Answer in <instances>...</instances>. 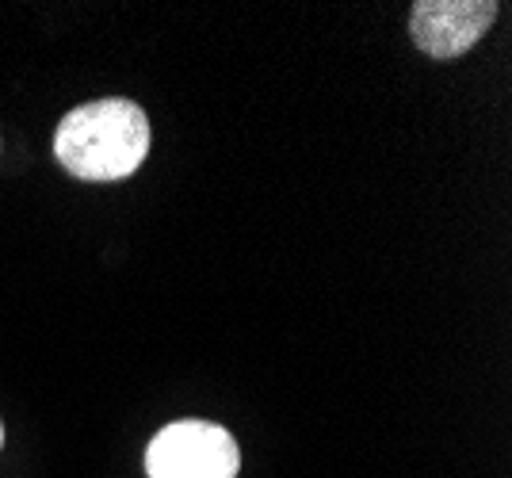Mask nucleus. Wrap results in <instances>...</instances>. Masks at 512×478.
<instances>
[{
	"label": "nucleus",
	"mask_w": 512,
	"mask_h": 478,
	"mask_svg": "<svg viewBox=\"0 0 512 478\" xmlns=\"http://www.w3.org/2000/svg\"><path fill=\"white\" fill-rule=\"evenodd\" d=\"M241 448L234 433L218 421L184 417L172 421L146 448V475L150 478H237Z\"/></svg>",
	"instance_id": "f03ea898"
},
{
	"label": "nucleus",
	"mask_w": 512,
	"mask_h": 478,
	"mask_svg": "<svg viewBox=\"0 0 512 478\" xmlns=\"http://www.w3.org/2000/svg\"><path fill=\"white\" fill-rule=\"evenodd\" d=\"M0 448H4V421H0Z\"/></svg>",
	"instance_id": "20e7f679"
},
{
	"label": "nucleus",
	"mask_w": 512,
	"mask_h": 478,
	"mask_svg": "<svg viewBox=\"0 0 512 478\" xmlns=\"http://www.w3.org/2000/svg\"><path fill=\"white\" fill-rule=\"evenodd\" d=\"M497 12V0H417L409 8V39L432 62H451L482 43Z\"/></svg>",
	"instance_id": "7ed1b4c3"
},
{
	"label": "nucleus",
	"mask_w": 512,
	"mask_h": 478,
	"mask_svg": "<svg viewBox=\"0 0 512 478\" xmlns=\"http://www.w3.org/2000/svg\"><path fill=\"white\" fill-rule=\"evenodd\" d=\"M153 127L142 104L104 96L65 111L54 131V157L69 176L88 184H115L142 169L150 157Z\"/></svg>",
	"instance_id": "f257e3e1"
}]
</instances>
